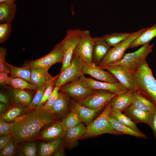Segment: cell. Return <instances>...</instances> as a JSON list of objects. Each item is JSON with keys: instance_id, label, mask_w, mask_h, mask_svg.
<instances>
[{"instance_id": "obj_1", "label": "cell", "mask_w": 156, "mask_h": 156, "mask_svg": "<svg viewBox=\"0 0 156 156\" xmlns=\"http://www.w3.org/2000/svg\"><path fill=\"white\" fill-rule=\"evenodd\" d=\"M55 121L51 111L41 105L27 111L11 122L10 134L17 145L34 140L43 128Z\"/></svg>"}, {"instance_id": "obj_2", "label": "cell", "mask_w": 156, "mask_h": 156, "mask_svg": "<svg viewBox=\"0 0 156 156\" xmlns=\"http://www.w3.org/2000/svg\"><path fill=\"white\" fill-rule=\"evenodd\" d=\"M140 92L156 105V80L145 60L133 73Z\"/></svg>"}, {"instance_id": "obj_3", "label": "cell", "mask_w": 156, "mask_h": 156, "mask_svg": "<svg viewBox=\"0 0 156 156\" xmlns=\"http://www.w3.org/2000/svg\"><path fill=\"white\" fill-rule=\"evenodd\" d=\"M111 101L112 100L106 104L99 115L87 126L86 133L81 139L107 133L117 135L123 134L114 129L109 122Z\"/></svg>"}, {"instance_id": "obj_4", "label": "cell", "mask_w": 156, "mask_h": 156, "mask_svg": "<svg viewBox=\"0 0 156 156\" xmlns=\"http://www.w3.org/2000/svg\"><path fill=\"white\" fill-rule=\"evenodd\" d=\"M153 44H145L134 52L125 54L118 62L103 66L121 65L133 73L143 62L146 60L147 56L153 51Z\"/></svg>"}, {"instance_id": "obj_5", "label": "cell", "mask_w": 156, "mask_h": 156, "mask_svg": "<svg viewBox=\"0 0 156 156\" xmlns=\"http://www.w3.org/2000/svg\"><path fill=\"white\" fill-rule=\"evenodd\" d=\"M146 28H141L131 33L125 39L113 48H111L98 66L101 67L116 63L120 60L124 55L126 50L129 48L131 43Z\"/></svg>"}, {"instance_id": "obj_6", "label": "cell", "mask_w": 156, "mask_h": 156, "mask_svg": "<svg viewBox=\"0 0 156 156\" xmlns=\"http://www.w3.org/2000/svg\"><path fill=\"white\" fill-rule=\"evenodd\" d=\"M82 30L79 29H68L63 39L59 42L64 52V59L60 72L64 70L70 64L76 46L80 38Z\"/></svg>"}, {"instance_id": "obj_7", "label": "cell", "mask_w": 156, "mask_h": 156, "mask_svg": "<svg viewBox=\"0 0 156 156\" xmlns=\"http://www.w3.org/2000/svg\"><path fill=\"white\" fill-rule=\"evenodd\" d=\"M83 62L77 55L74 53L70 66L60 72L56 79L55 85L59 87L79 79L82 73Z\"/></svg>"}, {"instance_id": "obj_8", "label": "cell", "mask_w": 156, "mask_h": 156, "mask_svg": "<svg viewBox=\"0 0 156 156\" xmlns=\"http://www.w3.org/2000/svg\"><path fill=\"white\" fill-rule=\"evenodd\" d=\"M64 52L60 43L55 44L53 49L46 55L25 64L23 66L31 69L34 68H41L47 71L53 64L57 63H62L64 59Z\"/></svg>"}, {"instance_id": "obj_9", "label": "cell", "mask_w": 156, "mask_h": 156, "mask_svg": "<svg viewBox=\"0 0 156 156\" xmlns=\"http://www.w3.org/2000/svg\"><path fill=\"white\" fill-rule=\"evenodd\" d=\"M111 73L126 89L134 92L140 89L133 73L125 67L121 65L101 67Z\"/></svg>"}, {"instance_id": "obj_10", "label": "cell", "mask_w": 156, "mask_h": 156, "mask_svg": "<svg viewBox=\"0 0 156 156\" xmlns=\"http://www.w3.org/2000/svg\"><path fill=\"white\" fill-rule=\"evenodd\" d=\"M116 95L106 90H95L77 102L81 105L90 109H102Z\"/></svg>"}, {"instance_id": "obj_11", "label": "cell", "mask_w": 156, "mask_h": 156, "mask_svg": "<svg viewBox=\"0 0 156 156\" xmlns=\"http://www.w3.org/2000/svg\"><path fill=\"white\" fill-rule=\"evenodd\" d=\"M95 40L88 30H82L80 38L74 53L78 56L83 62L92 63Z\"/></svg>"}, {"instance_id": "obj_12", "label": "cell", "mask_w": 156, "mask_h": 156, "mask_svg": "<svg viewBox=\"0 0 156 156\" xmlns=\"http://www.w3.org/2000/svg\"><path fill=\"white\" fill-rule=\"evenodd\" d=\"M81 83L85 87L93 90H106L117 95L127 90L120 83H112L95 80L91 77H87L82 74L79 78Z\"/></svg>"}, {"instance_id": "obj_13", "label": "cell", "mask_w": 156, "mask_h": 156, "mask_svg": "<svg viewBox=\"0 0 156 156\" xmlns=\"http://www.w3.org/2000/svg\"><path fill=\"white\" fill-rule=\"evenodd\" d=\"M82 73L88 75L98 80L112 83H119L109 72L106 71L93 63L83 62Z\"/></svg>"}, {"instance_id": "obj_14", "label": "cell", "mask_w": 156, "mask_h": 156, "mask_svg": "<svg viewBox=\"0 0 156 156\" xmlns=\"http://www.w3.org/2000/svg\"><path fill=\"white\" fill-rule=\"evenodd\" d=\"M59 90L77 101L85 97L94 91L83 86L79 79L61 86Z\"/></svg>"}, {"instance_id": "obj_15", "label": "cell", "mask_w": 156, "mask_h": 156, "mask_svg": "<svg viewBox=\"0 0 156 156\" xmlns=\"http://www.w3.org/2000/svg\"><path fill=\"white\" fill-rule=\"evenodd\" d=\"M67 130L62 121H55L42 131L40 137L43 140L50 141L63 138L65 136Z\"/></svg>"}, {"instance_id": "obj_16", "label": "cell", "mask_w": 156, "mask_h": 156, "mask_svg": "<svg viewBox=\"0 0 156 156\" xmlns=\"http://www.w3.org/2000/svg\"><path fill=\"white\" fill-rule=\"evenodd\" d=\"M124 113L136 124L143 123L150 126L154 114L137 108L132 104L124 112Z\"/></svg>"}, {"instance_id": "obj_17", "label": "cell", "mask_w": 156, "mask_h": 156, "mask_svg": "<svg viewBox=\"0 0 156 156\" xmlns=\"http://www.w3.org/2000/svg\"><path fill=\"white\" fill-rule=\"evenodd\" d=\"M92 57V63L98 66L111 49V46L106 42L102 36L95 37Z\"/></svg>"}, {"instance_id": "obj_18", "label": "cell", "mask_w": 156, "mask_h": 156, "mask_svg": "<svg viewBox=\"0 0 156 156\" xmlns=\"http://www.w3.org/2000/svg\"><path fill=\"white\" fill-rule=\"evenodd\" d=\"M9 100L14 104H19L27 107L31 102L32 94L23 89L13 88L8 92Z\"/></svg>"}, {"instance_id": "obj_19", "label": "cell", "mask_w": 156, "mask_h": 156, "mask_svg": "<svg viewBox=\"0 0 156 156\" xmlns=\"http://www.w3.org/2000/svg\"><path fill=\"white\" fill-rule=\"evenodd\" d=\"M134 92L127 90L117 95L111 101V107L123 112L132 104Z\"/></svg>"}, {"instance_id": "obj_20", "label": "cell", "mask_w": 156, "mask_h": 156, "mask_svg": "<svg viewBox=\"0 0 156 156\" xmlns=\"http://www.w3.org/2000/svg\"><path fill=\"white\" fill-rule=\"evenodd\" d=\"M31 79L33 84L38 88L47 85L53 77L41 68H31Z\"/></svg>"}, {"instance_id": "obj_21", "label": "cell", "mask_w": 156, "mask_h": 156, "mask_svg": "<svg viewBox=\"0 0 156 156\" xmlns=\"http://www.w3.org/2000/svg\"><path fill=\"white\" fill-rule=\"evenodd\" d=\"M132 105L142 110L156 113V105L140 92H134Z\"/></svg>"}, {"instance_id": "obj_22", "label": "cell", "mask_w": 156, "mask_h": 156, "mask_svg": "<svg viewBox=\"0 0 156 156\" xmlns=\"http://www.w3.org/2000/svg\"><path fill=\"white\" fill-rule=\"evenodd\" d=\"M15 3H0V23H11L17 12Z\"/></svg>"}, {"instance_id": "obj_23", "label": "cell", "mask_w": 156, "mask_h": 156, "mask_svg": "<svg viewBox=\"0 0 156 156\" xmlns=\"http://www.w3.org/2000/svg\"><path fill=\"white\" fill-rule=\"evenodd\" d=\"M156 36V24L147 27L139 36L130 44L129 48H134L141 45L148 44Z\"/></svg>"}, {"instance_id": "obj_24", "label": "cell", "mask_w": 156, "mask_h": 156, "mask_svg": "<svg viewBox=\"0 0 156 156\" xmlns=\"http://www.w3.org/2000/svg\"><path fill=\"white\" fill-rule=\"evenodd\" d=\"M68 108L69 100L66 94L62 92H59L58 98L51 110L54 116L56 117L64 115Z\"/></svg>"}, {"instance_id": "obj_25", "label": "cell", "mask_w": 156, "mask_h": 156, "mask_svg": "<svg viewBox=\"0 0 156 156\" xmlns=\"http://www.w3.org/2000/svg\"><path fill=\"white\" fill-rule=\"evenodd\" d=\"M86 127L82 122L67 129L65 136L66 145L76 142L77 140L81 139L86 134Z\"/></svg>"}, {"instance_id": "obj_26", "label": "cell", "mask_w": 156, "mask_h": 156, "mask_svg": "<svg viewBox=\"0 0 156 156\" xmlns=\"http://www.w3.org/2000/svg\"><path fill=\"white\" fill-rule=\"evenodd\" d=\"M62 138L51 140L47 143L41 142L40 146L39 155L49 156L53 155L60 148L62 143Z\"/></svg>"}, {"instance_id": "obj_27", "label": "cell", "mask_w": 156, "mask_h": 156, "mask_svg": "<svg viewBox=\"0 0 156 156\" xmlns=\"http://www.w3.org/2000/svg\"><path fill=\"white\" fill-rule=\"evenodd\" d=\"M27 107L14 104L6 111L0 115V118L7 122H12L27 112Z\"/></svg>"}, {"instance_id": "obj_28", "label": "cell", "mask_w": 156, "mask_h": 156, "mask_svg": "<svg viewBox=\"0 0 156 156\" xmlns=\"http://www.w3.org/2000/svg\"><path fill=\"white\" fill-rule=\"evenodd\" d=\"M73 103V107L77 110L83 122L87 126L92 121L97 113L102 109H90L81 105L78 102Z\"/></svg>"}, {"instance_id": "obj_29", "label": "cell", "mask_w": 156, "mask_h": 156, "mask_svg": "<svg viewBox=\"0 0 156 156\" xmlns=\"http://www.w3.org/2000/svg\"><path fill=\"white\" fill-rule=\"evenodd\" d=\"M5 64L10 72L11 77L23 79L33 84L31 79L30 68L24 66L21 67L14 66L6 61Z\"/></svg>"}, {"instance_id": "obj_30", "label": "cell", "mask_w": 156, "mask_h": 156, "mask_svg": "<svg viewBox=\"0 0 156 156\" xmlns=\"http://www.w3.org/2000/svg\"><path fill=\"white\" fill-rule=\"evenodd\" d=\"M109 116L120 123L128 126L135 131L142 132L138 128L136 124L121 111L111 107L109 113Z\"/></svg>"}, {"instance_id": "obj_31", "label": "cell", "mask_w": 156, "mask_h": 156, "mask_svg": "<svg viewBox=\"0 0 156 156\" xmlns=\"http://www.w3.org/2000/svg\"><path fill=\"white\" fill-rule=\"evenodd\" d=\"M109 121L112 126L114 129L122 133L123 134L128 135L145 139H148L146 135L142 132L135 131L128 126L120 123L113 118L110 117Z\"/></svg>"}, {"instance_id": "obj_32", "label": "cell", "mask_w": 156, "mask_h": 156, "mask_svg": "<svg viewBox=\"0 0 156 156\" xmlns=\"http://www.w3.org/2000/svg\"><path fill=\"white\" fill-rule=\"evenodd\" d=\"M18 150V155L21 156H36L38 151L37 143L34 140L26 142L20 144Z\"/></svg>"}, {"instance_id": "obj_33", "label": "cell", "mask_w": 156, "mask_h": 156, "mask_svg": "<svg viewBox=\"0 0 156 156\" xmlns=\"http://www.w3.org/2000/svg\"><path fill=\"white\" fill-rule=\"evenodd\" d=\"M62 121L67 129L83 122L77 109L73 107L71 111L62 119Z\"/></svg>"}, {"instance_id": "obj_34", "label": "cell", "mask_w": 156, "mask_h": 156, "mask_svg": "<svg viewBox=\"0 0 156 156\" xmlns=\"http://www.w3.org/2000/svg\"><path fill=\"white\" fill-rule=\"evenodd\" d=\"M8 84L14 88L37 90L38 88L26 80L18 77H9Z\"/></svg>"}, {"instance_id": "obj_35", "label": "cell", "mask_w": 156, "mask_h": 156, "mask_svg": "<svg viewBox=\"0 0 156 156\" xmlns=\"http://www.w3.org/2000/svg\"><path fill=\"white\" fill-rule=\"evenodd\" d=\"M131 33H116L106 34L102 36L110 46L114 47L128 37Z\"/></svg>"}, {"instance_id": "obj_36", "label": "cell", "mask_w": 156, "mask_h": 156, "mask_svg": "<svg viewBox=\"0 0 156 156\" xmlns=\"http://www.w3.org/2000/svg\"><path fill=\"white\" fill-rule=\"evenodd\" d=\"M47 86L38 88L31 102L27 107V111L34 109L38 107L42 100Z\"/></svg>"}, {"instance_id": "obj_37", "label": "cell", "mask_w": 156, "mask_h": 156, "mask_svg": "<svg viewBox=\"0 0 156 156\" xmlns=\"http://www.w3.org/2000/svg\"><path fill=\"white\" fill-rule=\"evenodd\" d=\"M12 27L11 23H0V43L5 42L10 36Z\"/></svg>"}, {"instance_id": "obj_38", "label": "cell", "mask_w": 156, "mask_h": 156, "mask_svg": "<svg viewBox=\"0 0 156 156\" xmlns=\"http://www.w3.org/2000/svg\"><path fill=\"white\" fill-rule=\"evenodd\" d=\"M58 76V74L53 77V79L47 84L44 91L42 100L39 106L43 105L52 94L55 87V83L56 79Z\"/></svg>"}, {"instance_id": "obj_39", "label": "cell", "mask_w": 156, "mask_h": 156, "mask_svg": "<svg viewBox=\"0 0 156 156\" xmlns=\"http://www.w3.org/2000/svg\"><path fill=\"white\" fill-rule=\"evenodd\" d=\"M16 146L13 140L0 151V156H12L14 155L17 152Z\"/></svg>"}, {"instance_id": "obj_40", "label": "cell", "mask_w": 156, "mask_h": 156, "mask_svg": "<svg viewBox=\"0 0 156 156\" xmlns=\"http://www.w3.org/2000/svg\"><path fill=\"white\" fill-rule=\"evenodd\" d=\"M60 88L58 86H55L52 94L44 105V107L46 109L51 110L53 105L58 98Z\"/></svg>"}, {"instance_id": "obj_41", "label": "cell", "mask_w": 156, "mask_h": 156, "mask_svg": "<svg viewBox=\"0 0 156 156\" xmlns=\"http://www.w3.org/2000/svg\"><path fill=\"white\" fill-rule=\"evenodd\" d=\"M6 49L4 47H0V72L5 73L8 75L10 74V72L6 66L5 62V56L7 54Z\"/></svg>"}, {"instance_id": "obj_42", "label": "cell", "mask_w": 156, "mask_h": 156, "mask_svg": "<svg viewBox=\"0 0 156 156\" xmlns=\"http://www.w3.org/2000/svg\"><path fill=\"white\" fill-rule=\"evenodd\" d=\"M11 122L7 123L2 119H0V135L10 134Z\"/></svg>"}, {"instance_id": "obj_43", "label": "cell", "mask_w": 156, "mask_h": 156, "mask_svg": "<svg viewBox=\"0 0 156 156\" xmlns=\"http://www.w3.org/2000/svg\"><path fill=\"white\" fill-rule=\"evenodd\" d=\"M13 140L12 137L10 134L0 135V150L1 151Z\"/></svg>"}, {"instance_id": "obj_44", "label": "cell", "mask_w": 156, "mask_h": 156, "mask_svg": "<svg viewBox=\"0 0 156 156\" xmlns=\"http://www.w3.org/2000/svg\"><path fill=\"white\" fill-rule=\"evenodd\" d=\"M5 73L0 72V85L3 86L8 84L9 77Z\"/></svg>"}, {"instance_id": "obj_45", "label": "cell", "mask_w": 156, "mask_h": 156, "mask_svg": "<svg viewBox=\"0 0 156 156\" xmlns=\"http://www.w3.org/2000/svg\"><path fill=\"white\" fill-rule=\"evenodd\" d=\"M8 95L5 93L1 91L0 92V101L8 105L10 103Z\"/></svg>"}, {"instance_id": "obj_46", "label": "cell", "mask_w": 156, "mask_h": 156, "mask_svg": "<svg viewBox=\"0 0 156 156\" xmlns=\"http://www.w3.org/2000/svg\"><path fill=\"white\" fill-rule=\"evenodd\" d=\"M150 127L152 129L154 137L156 140V113L154 114L153 119Z\"/></svg>"}, {"instance_id": "obj_47", "label": "cell", "mask_w": 156, "mask_h": 156, "mask_svg": "<svg viewBox=\"0 0 156 156\" xmlns=\"http://www.w3.org/2000/svg\"><path fill=\"white\" fill-rule=\"evenodd\" d=\"M8 105L6 104L0 102V115L5 111L7 109Z\"/></svg>"}, {"instance_id": "obj_48", "label": "cell", "mask_w": 156, "mask_h": 156, "mask_svg": "<svg viewBox=\"0 0 156 156\" xmlns=\"http://www.w3.org/2000/svg\"><path fill=\"white\" fill-rule=\"evenodd\" d=\"M55 156H65L64 151L62 149H59L54 154Z\"/></svg>"}, {"instance_id": "obj_49", "label": "cell", "mask_w": 156, "mask_h": 156, "mask_svg": "<svg viewBox=\"0 0 156 156\" xmlns=\"http://www.w3.org/2000/svg\"><path fill=\"white\" fill-rule=\"evenodd\" d=\"M17 0H0V3L2 2H8L10 3H15Z\"/></svg>"}]
</instances>
